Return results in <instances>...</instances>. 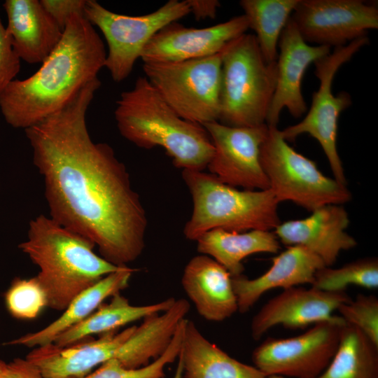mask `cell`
Masks as SVG:
<instances>
[{
    "instance_id": "1",
    "label": "cell",
    "mask_w": 378,
    "mask_h": 378,
    "mask_svg": "<svg viewBox=\"0 0 378 378\" xmlns=\"http://www.w3.org/2000/svg\"><path fill=\"white\" fill-rule=\"evenodd\" d=\"M100 86L94 79L62 109L24 131L43 177L50 217L123 267L142 253L148 219L124 163L110 145L90 136L86 113Z\"/></svg>"
},
{
    "instance_id": "2",
    "label": "cell",
    "mask_w": 378,
    "mask_h": 378,
    "mask_svg": "<svg viewBox=\"0 0 378 378\" xmlns=\"http://www.w3.org/2000/svg\"><path fill=\"white\" fill-rule=\"evenodd\" d=\"M102 38L84 15L68 20L62 37L40 68L0 94V111L14 128H29L64 107L104 67Z\"/></svg>"
},
{
    "instance_id": "3",
    "label": "cell",
    "mask_w": 378,
    "mask_h": 378,
    "mask_svg": "<svg viewBox=\"0 0 378 378\" xmlns=\"http://www.w3.org/2000/svg\"><path fill=\"white\" fill-rule=\"evenodd\" d=\"M114 116L125 139L144 149L162 148L177 168L204 171L214 155L205 128L181 118L145 76L120 94Z\"/></svg>"
},
{
    "instance_id": "4",
    "label": "cell",
    "mask_w": 378,
    "mask_h": 378,
    "mask_svg": "<svg viewBox=\"0 0 378 378\" xmlns=\"http://www.w3.org/2000/svg\"><path fill=\"white\" fill-rule=\"evenodd\" d=\"M18 246L39 268L36 277L48 307L57 311H64L79 293L121 267L97 255L92 241L44 214L30 220L27 239Z\"/></svg>"
},
{
    "instance_id": "5",
    "label": "cell",
    "mask_w": 378,
    "mask_h": 378,
    "mask_svg": "<svg viewBox=\"0 0 378 378\" xmlns=\"http://www.w3.org/2000/svg\"><path fill=\"white\" fill-rule=\"evenodd\" d=\"M182 177L192 200V215L183 229L189 240L215 229L270 231L281 223L279 202L270 189L240 190L203 171L183 170Z\"/></svg>"
},
{
    "instance_id": "6",
    "label": "cell",
    "mask_w": 378,
    "mask_h": 378,
    "mask_svg": "<svg viewBox=\"0 0 378 378\" xmlns=\"http://www.w3.org/2000/svg\"><path fill=\"white\" fill-rule=\"evenodd\" d=\"M276 76V62L265 60L253 34L229 42L221 51L218 122L231 127L265 124Z\"/></svg>"
},
{
    "instance_id": "7",
    "label": "cell",
    "mask_w": 378,
    "mask_h": 378,
    "mask_svg": "<svg viewBox=\"0 0 378 378\" xmlns=\"http://www.w3.org/2000/svg\"><path fill=\"white\" fill-rule=\"evenodd\" d=\"M260 150V161L279 202L290 201L309 210L328 204H342L351 193L335 178L324 176L316 163L295 151L277 126H268Z\"/></svg>"
},
{
    "instance_id": "8",
    "label": "cell",
    "mask_w": 378,
    "mask_h": 378,
    "mask_svg": "<svg viewBox=\"0 0 378 378\" xmlns=\"http://www.w3.org/2000/svg\"><path fill=\"white\" fill-rule=\"evenodd\" d=\"M143 70L181 118L201 125L218 121L221 52L181 62L144 63Z\"/></svg>"
},
{
    "instance_id": "9",
    "label": "cell",
    "mask_w": 378,
    "mask_h": 378,
    "mask_svg": "<svg viewBox=\"0 0 378 378\" xmlns=\"http://www.w3.org/2000/svg\"><path fill=\"white\" fill-rule=\"evenodd\" d=\"M190 14L186 0H169L141 15L112 12L94 0H87L85 18L103 34L108 46L104 67L116 83L126 79L150 39L168 24Z\"/></svg>"
},
{
    "instance_id": "10",
    "label": "cell",
    "mask_w": 378,
    "mask_h": 378,
    "mask_svg": "<svg viewBox=\"0 0 378 378\" xmlns=\"http://www.w3.org/2000/svg\"><path fill=\"white\" fill-rule=\"evenodd\" d=\"M368 43V36L359 38L335 47L332 52L314 63L319 87L313 93L310 108L302 120L281 131L286 141H294L302 134H308L316 139L327 157L334 178L343 185H346V180L337 148L338 118L351 104V99L346 92L335 95L332 85L339 69Z\"/></svg>"
},
{
    "instance_id": "11",
    "label": "cell",
    "mask_w": 378,
    "mask_h": 378,
    "mask_svg": "<svg viewBox=\"0 0 378 378\" xmlns=\"http://www.w3.org/2000/svg\"><path fill=\"white\" fill-rule=\"evenodd\" d=\"M346 322L323 321L298 336L267 338L252 353L255 367L265 376L315 378L335 356Z\"/></svg>"
},
{
    "instance_id": "12",
    "label": "cell",
    "mask_w": 378,
    "mask_h": 378,
    "mask_svg": "<svg viewBox=\"0 0 378 378\" xmlns=\"http://www.w3.org/2000/svg\"><path fill=\"white\" fill-rule=\"evenodd\" d=\"M214 148L207 166L221 182L245 190L269 189L260 161V150L268 133L265 123L254 127H231L218 121L202 125Z\"/></svg>"
},
{
    "instance_id": "13",
    "label": "cell",
    "mask_w": 378,
    "mask_h": 378,
    "mask_svg": "<svg viewBox=\"0 0 378 378\" xmlns=\"http://www.w3.org/2000/svg\"><path fill=\"white\" fill-rule=\"evenodd\" d=\"M290 19L306 42L343 46L378 28V8L362 0H299Z\"/></svg>"
},
{
    "instance_id": "14",
    "label": "cell",
    "mask_w": 378,
    "mask_h": 378,
    "mask_svg": "<svg viewBox=\"0 0 378 378\" xmlns=\"http://www.w3.org/2000/svg\"><path fill=\"white\" fill-rule=\"evenodd\" d=\"M249 29L244 14L205 28L174 22L158 31L143 50V63L175 62L209 57Z\"/></svg>"
},
{
    "instance_id": "15",
    "label": "cell",
    "mask_w": 378,
    "mask_h": 378,
    "mask_svg": "<svg viewBox=\"0 0 378 378\" xmlns=\"http://www.w3.org/2000/svg\"><path fill=\"white\" fill-rule=\"evenodd\" d=\"M351 300L346 291L328 292L312 286L284 289L265 303L253 317L251 336L259 340L270 329L278 325L296 329L339 320L341 316L332 313Z\"/></svg>"
},
{
    "instance_id": "16",
    "label": "cell",
    "mask_w": 378,
    "mask_h": 378,
    "mask_svg": "<svg viewBox=\"0 0 378 378\" xmlns=\"http://www.w3.org/2000/svg\"><path fill=\"white\" fill-rule=\"evenodd\" d=\"M278 46L276 83L265 122L268 126H277L284 108L295 118L306 112L302 92L305 71L312 63L330 52V47L308 45L290 18L281 34Z\"/></svg>"
},
{
    "instance_id": "17",
    "label": "cell",
    "mask_w": 378,
    "mask_h": 378,
    "mask_svg": "<svg viewBox=\"0 0 378 378\" xmlns=\"http://www.w3.org/2000/svg\"><path fill=\"white\" fill-rule=\"evenodd\" d=\"M349 224L348 214L341 204H328L305 218L280 223L274 233L284 244L304 246L330 267L342 251L357 245L346 232Z\"/></svg>"
},
{
    "instance_id": "18",
    "label": "cell",
    "mask_w": 378,
    "mask_h": 378,
    "mask_svg": "<svg viewBox=\"0 0 378 378\" xmlns=\"http://www.w3.org/2000/svg\"><path fill=\"white\" fill-rule=\"evenodd\" d=\"M136 326L120 332L103 334L99 339L80 341L59 346L53 342L35 347L26 359L34 364L45 378H81L93 368L114 358L122 343Z\"/></svg>"
},
{
    "instance_id": "19",
    "label": "cell",
    "mask_w": 378,
    "mask_h": 378,
    "mask_svg": "<svg viewBox=\"0 0 378 378\" xmlns=\"http://www.w3.org/2000/svg\"><path fill=\"white\" fill-rule=\"evenodd\" d=\"M326 267L323 260L304 246L295 245L272 258L270 268L250 279L242 274L232 276L238 311L246 313L262 294L275 288L284 290L301 284L312 285L316 272Z\"/></svg>"
},
{
    "instance_id": "20",
    "label": "cell",
    "mask_w": 378,
    "mask_h": 378,
    "mask_svg": "<svg viewBox=\"0 0 378 378\" xmlns=\"http://www.w3.org/2000/svg\"><path fill=\"white\" fill-rule=\"evenodd\" d=\"M6 31L20 59L42 63L61 40L64 30L38 0H6Z\"/></svg>"
},
{
    "instance_id": "21",
    "label": "cell",
    "mask_w": 378,
    "mask_h": 378,
    "mask_svg": "<svg viewBox=\"0 0 378 378\" xmlns=\"http://www.w3.org/2000/svg\"><path fill=\"white\" fill-rule=\"evenodd\" d=\"M181 284L198 314L210 321H223L238 311L232 276L211 257L200 254L186 265Z\"/></svg>"
},
{
    "instance_id": "22",
    "label": "cell",
    "mask_w": 378,
    "mask_h": 378,
    "mask_svg": "<svg viewBox=\"0 0 378 378\" xmlns=\"http://www.w3.org/2000/svg\"><path fill=\"white\" fill-rule=\"evenodd\" d=\"M189 310L188 301L178 299L167 310L144 318L120 346L114 358L130 369L144 367L158 358L167 349Z\"/></svg>"
},
{
    "instance_id": "23",
    "label": "cell",
    "mask_w": 378,
    "mask_h": 378,
    "mask_svg": "<svg viewBox=\"0 0 378 378\" xmlns=\"http://www.w3.org/2000/svg\"><path fill=\"white\" fill-rule=\"evenodd\" d=\"M179 357L185 378H266L255 366L231 357L186 319Z\"/></svg>"
},
{
    "instance_id": "24",
    "label": "cell",
    "mask_w": 378,
    "mask_h": 378,
    "mask_svg": "<svg viewBox=\"0 0 378 378\" xmlns=\"http://www.w3.org/2000/svg\"><path fill=\"white\" fill-rule=\"evenodd\" d=\"M135 271L124 266L107 274L76 296L57 319L37 332L26 334L6 344L37 347L52 343L59 335L94 312L106 299L125 289Z\"/></svg>"
},
{
    "instance_id": "25",
    "label": "cell",
    "mask_w": 378,
    "mask_h": 378,
    "mask_svg": "<svg viewBox=\"0 0 378 378\" xmlns=\"http://www.w3.org/2000/svg\"><path fill=\"white\" fill-rule=\"evenodd\" d=\"M196 241L197 251L214 258L232 276L242 274V260L247 256L257 253H276L281 248L274 232L261 230L236 232L215 229L203 234Z\"/></svg>"
},
{
    "instance_id": "26",
    "label": "cell",
    "mask_w": 378,
    "mask_h": 378,
    "mask_svg": "<svg viewBox=\"0 0 378 378\" xmlns=\"http://www.w3.org/2000/svg\"><path fill=\"white\" fill-rule=\"evenodd\" d=\"M174 301V298H169L151 304L135 306L120 293L115 294L109 303L101 304L88 317L59 335L52 342L66 346L94 334L115 331L127 323L167 310Z\"/></svg>"
},
{
    "instance_id": "27",
    "label": "cell",
    "mask_w": 378,
    "mask_h": 378,
    "mask_svg": "<svg viewBox=\"0 0 378 378\" xmlns=\"http://www.w3.org/2000/svg\"><path fill=\"white\" fill-rule=\"evenodd\" d=\"M315 378H378V347L359 329L346 323L335 356Z\"/></svg>"
},
{
    "instance_id": "28",
    "label": "cell",
    "mask_w": 378,
    "mask_h": 378,
    "mask_svg": "<svg viewBox=\"0 0 378 378\" xmlns=\"http://www.w3.org/2000/svg\"><path fill=\"white\" fill-rule=\"evenodd\" d=\"M299 0H241L239 5L267 62H276L281 34Z\"/></svg>"
},
{
    "instance_id": "29",
    "label": "cell",
    "mask_w": 378,
    "mask_h": 378,
    "mask_svg": "<svg viewBox=\"0 0 378 378\" xmlns=\"http://www.w3.org/2000/svg\"><path fill=\"white\" fill-rule=\"evenodd\" d=\"M350 285L368 289L377 288V259H359L338 268L323 267L316 272L311 286L328 292H343Z\"/></svg>"
},
{
    "instance_id": "30",
    "label": "cell",
    "mask_w": 378,
    "mask_h": 378,
    "mask_svg": "<svg viewBox=\"0 0 378 378\" xmlns=\"http://www.w3.org/2000/svg\"><path fill=\"white\" fill-rule=\"evenodd\" d=\"M186 318L179 324L165 352L158 358L141 368L130 369L115 358L104 362L94 372L81 378H163L165 367L174 363L180 354Z\"/></svg>"
},
{
    "instance_id": "31",
    "label": "cell",
    "mask_w": 378,
    "mask_h": 378,
    "mask_svg": "<svg viewBox=\"0 0 378 378\" xmlns=\"http://www.w3.org/2000/svg\"><path fill=\"white\" fill-rule=\"evenodd\" d=\"M8 312L18 319L36 318L48 307L46 294L36 276L15 278L5 294Z\"/></svg>"
},
{
    "instance_id": "32",
    "label": "cell",
    "mask_w": 378,
    "mask_h": 378,
    "mask_svg": "<svg viewBox=\"0 0 378 378\" xmlns=\"http://www.w3.org/2000/svg\"><path fill=\"white\" fill-rule=\"evenodd\" d=\"M337 311L346 323L359 329L378 347V299L359 294L354 300L342 304Z\"/></svg>"
},
{
    "instance_id": "33",
    "label": "cell",
    "mask_w": 378,
    "mask_h": 378,
    "mask_svg": "<svg viewBox=\"0 0 378 378\" xmlns=\"http://www.w3.org/2000/svg\"><path fill=\"white\" fill-rule=\"evenodd\" d=\"M20 61L0 18V94L19 74Z\"/></svg>"
},
{
    "instance_id": "34",
    "label": "cell",
    "mask_w": 378,
    "mask_h": 378,
    "mask_svg": "<svg viewBox=\"0 0 378 378\" xmlns=\"http://www.w3.org/2000/svg\"><path fill=\"white\" fill-rule=\"evenodd\" d=\"M47 13L64 30L70 17L75 13L84 15L87 0H40Z\"/></svg>"
},
{
    "instance_id": "35",
    "label": "cell",
    "mask_w": 378,
    "mask_h": 378,
    "mask_svg": "<svg viewBox=\"0 0 378 378\" xmlns=\"http://www.w3.org/2000/svg\"><path fill=\"white\" fill-rule=\"evenodd\" d=\"M0 378H45L39 370L28 360L17 358L6 363Z\"/></svg>"
},
{
    "instance_id": "36",
    "label": "cell",
    "mask_w": 378,
    "mask_h": 378,
    "mask_svg": "<svg viewBox=\"0 0 378 378\" xmlns=\"http://www.w3.org/2000/svg\"><path fill=\"white\" fill-rule=\"evenodd\" d=\"M196 20L216 18L220 4L218 0H186Z\"/></svg>"
},
{
    "instance_id": "37",
    "label": "cell",
    "mask_w": 378,
    "mask_h": 378,
    "mask_svg": "<svg viewBox=\"0 0 378 378\" xmlns=\"http://www.w3.org/2000/svg\"><path fill=\"white\" fill-rule=\"evenodd\" d=\"M183 377V365L181 358L178 357V364L174 374L173 378H182Z\"/></svg>"
},
{
    "instance_id": "38",
    "label": "cell",
    "mask_w": 378,
    "mask_h": 378,
    "mask_svg": "<svg viewBox=\"0 0 378 378\" xmlns=\"http://www.w3.org/2000/svg\"><path fill=\"white\" fill-rule=\"evenodd\" d=\"M6 363L0 360V377L5 368Z\"/></svg>"
},
{
    "instance_id": "39",
    "label": "cell",
    "mask_w": 378,
    "mask_h": 378,
    "mask_svg": "<svg viewBox=\"0 0 378 378\" xmlns=\"http://www.w3.org/2000/svg\"><path fill=\"white\" fill-rule=\"evenodd\" d=\"M266 378H288L281 375H270L267 376Z\"/></svg>"
}]
</instances>
